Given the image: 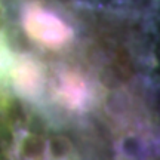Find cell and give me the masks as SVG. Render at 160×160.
<instances>
[{
    "label": "cell",
    "mask_w": 160,
    "mask_h": 160,
    "mask_svg": "<svg viewBox=\"0 0 160 160\" xmlns=\"http://www.w3.org/2000/svg\"><path fill=\"white\" fill-rule=\"evenodd\" d=\"M15 24L31 45L48 52H61L76 37L73 24L52 0H19Z\"/></svg>",
    "instance_id": "1"
},
{
    "label": "cell",
    "mask_w": 160,
    "mask_h": 160,
    "mask_svg": "<svg viewBox=\"0 0 160 160\" xmlns=\"http://www.w3.org/2000/svg\"><path fill=\"white\" fill-rule=\"evenodd\" d=\"M46 88L53 102L68 113L86 111L92 101L89 80L70 65H59L49 71Z\"/></svg>",
    "instance_id": "2"
},
{
    "label": "cell",
    "mask_w": 160,
    "mask_h": 160,
    "mask_svg": "<svg viewBox=\"0 0 160 160\" xmlns=\"http://www.w3.org/2000/svg\"><path fill=\"white\" fill-rule=\"evenodd\" d=\"M8 74L17 93L27 101H37L46 89L48 70L36 55H11Z\"/></svg>",
    "instance_id": "3"
},
{
    "label": "cell",
    "mask_w": 160,
    "mask_h": 160,
    "mask_svg": "<svg viewBox=\"0 0 160 160\" xmlns=\"http://www.w3.org/2000/svg\"><path fill=\"white\" fill-rule=\"evenodd\" d=\"M13 160H68L64 144L53 138L21 132L12 145Z\"/></svg>",
    "instance_id": "4"
}]
</instances>
